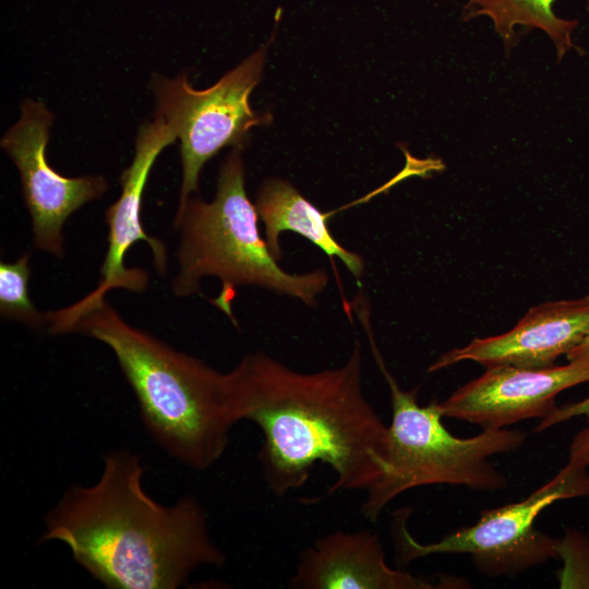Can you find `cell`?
Returning <instances> with one entry per match:
<instances>
[{
    "mask_svg": "<svg viewBox=\"0 0 589 589\" xmlns=\"http://www.w3.org/2000/svg\"><path fill=\"white\" fill-rule=\"evenodd\" d=\"M361 371L356 340L338 368L304 373L255 351L229 372L237 422L251 421L263 434L257 457L274 495L304 485L318 462L335 473L330 494L366 492L381 478L388 425L365 398Z\"/></svg>",
    "mask_w": 589,
    "mask_h": 589,
    "instance_id": "1",
    "label": "cell"
},
{
    "mask_svg": "<svg viewBox=\"0 0 589 589\" xmlns=\"http://www.w3.org/2000/svg\"><path fill=\"white\" fill-rule=\"evenodd\" d=\"M144 473L136 453L110 449L96 482L69 486L45 514L39 541L65 544L108 589H177L201 567H223L226 555L200 501L184 495L159 503L147 493Z\"/></svg>",
    "mask_w": 589,
    "mask_h": 589,
    "instance_id": "2",
    "label": "cell"
},
{
    "mask_svg": "<svg viewBox=\"0 0 589 589\" xmlns=\"http://www.w3.org/2000/svg\"><path fill=\"white\" fill-rule=\"evenodd\" d=\"M105 344L115 354L143 426L168 456L205 471L226 453L233 413L229 372L179 351L127 323L105 299L64 326Z\"/></svg>",
    "mask_w": 589,
    "mask_h": 589,
    "instance_id": "3",
    "label": "cell"
},
{
    "mask_svg": "<svg viewBox=\"0 0 589 589\" xmlns=\"http://www.w3.org/2000/svg\"><path fill=\"white\" fill-rule=\"evenodd\" d=\"M241 149L223 163L212 202L190 196L178 205L173 225L180 231L178 273L171 288L178 297L201 294L203 277L221 281L213 301L235 322L231 301L236 288L255 286L314 305L328 285L324 269L292 274L283 269L259 229V214L245 192Z\"/></svg>",
    "mask_w": 589,
    "mask_h": 589,
    "instance_id": "4",
    "label": "cell"
},
{
    "mask_svg": "<svg viewBox=\"0 0 589 589\" xmlns=\"http://www.w3.org/2000/svg\"><path fill=\"white\" fill-rule=\"evenodd\" d=\"M368 339L390 392L387 458L381 478L366 491L365 518L375 521L382 510L407 490L430 485H462L477 491L506 488L507 478L491 457L520 448L526 433L513 429H485L472 437H457L442 423L440 402L422 407L417 389L404 390L387 370L372 332Z\"/></svg>",
    "mask_w": 589,
    "mask_h": 589,
    "instance_id": "5",
    "label": "cell"
},
{
    "mask_svg": "<svg viewBox=\"0 0 589 589\" xmlns=\"http://www.w3.org/2000/svg\"><path fill=\"white\" fill-rule=\"evenodd\" d=\"M268 44L257 49L217 83L195 89L187 74L168 79L152 76L157 115L180 142L182 183L179 204L199 189L203 166L221 148L241 149L250 130L272 119L259 115L250 105V96L259 84Z\"/></svg>",
    "mask_w": 589,
    "mask_h": 589,
    "instance_id": "6",
    "label": "cell"
},
{
    "mask_svg": "<svg viewBox=\"0 0 589 589\" xmlns=\"http://www.w3.org/2000/svg\"><path fill=\"white\" fill-rule=\"evenodd\" d=\"M588 495L587 467L568 461L525 500L486 509L474 525L448 533L440 541L420 543L409 533L405 521L398 520L397 549L406 562L431 554L467 553L489 577H514L558 558L560 539L533 527L538 515L556 501Z\"/></svg>",
    "mask_w": 589,
    "mask_h": 589,
    "instance_id": "7",
    "label": "cell"
},
{
    "mask_svg": "<svg viewBox=\"0 0 589 589\" xmlns=\"http://www.w3.org/2000/svg\"><path fill=\"white\" fill-rule=\"evenodd\" d=\"M52 121L53 115L43 101L25 99L19 121L0 144L19 170L35 248L61 257L65 220L99 199L108 184L100 176L64 177L50 166L46 149Z\"/></svg>",
    "mask_w": 589,
    "mask_h": 589,
    "instance_id": "8",
    "label": "cell"
},
{
    "mask_svg": "<svg viewBox=\"0 0 589 589\" xmlns=\"http://www.w3.org/2000/svg\"><path fill=\"white\" fill-rule=\"evenodd\" d=\"M177 140L172 130L159 117L141 127L135 140L133 160L121 173L120 197L107 208L108 250L100 266L97 287L81 301L56 312L51 322L60 327L68 321L105 299L115 288L143 292L148 285V275L139 267L128 268L123 261L129 249L137 241L146 242L153 253V262L160 275L167 272V251L163 241L147 235L141 221L142 197L149 171L161 151Z\"/></svg>",
    "mask_w": 589,
    "mask_h": 589,
    "instance_id": "9",
    "label": "cell"
},
{
    "mask_svg": "<svg viewBox=\"0 0 589 589\" xmlns=\"http://www.w3.org/2000/svg\"><path fill=\"white\" fill-rule=\"evenodd\" d=\"M589 382V360L529 369L495 365L440 402L443 417L485 429H504L517 422L544 419L555 409L556 396Z\"/></svg>",
    "mask_w": 589,
    "mask_h": 589,
    "instance_id": "10",
    "label": "cell"
},
{
    "mask_svg": "<svg viewBox=\"0 0 589 589\" xmlns=\"http://www.w3.org/2000/svg\"><path fill=\"white\" fill-rule=\"evenodd\" d=\"M589 332V296L531 308L510 330L452 349L430 368L435 372L470 360L485 368L514 365L541 369L576 347Z\"/></svg>",
    "mask_w": 589,
    "mask_h": 589,
    "instance_id": "11",
    "label": "cell"
},
{
    "mask_svg": "<svg viewBox=\"0 0 589 589\" xmlns=\"http://www.w3.org/2000/svg\"><path fill=\"white\" fill-rule=\"evenodd\" d=\"M464 588L461 579L423 576L392 568L376 533L334 531L304 549L287 586L293 589H434Z\"/></svg>",
    "mask_w": 589,
    "mask_h": 589,
    "instance_id": "12",
    "label": "cell"
},
{
    "mask_svg": "<svg viewBox=\"0 0 589 589\" xmlns=\"http://www.w3.org/2000/svg\"><path fill=\"white\" fill-rule=\"evenodd\" d=\"M255 207L264 225L266 244L277 261L283 257L280 233L293 231L317 245L329 257H338L357 279L362 277L363 259L345 249L333 237L328 227L329 214L322 213L288 181L279 178L264 181L257 191Z\"/></svg>",
    "mask_w": 589,
    "mask_h": 589,
    "instance_id": "13",
    "label": "cell"
},
{
    "mask_svg": "<svg viewBox=\"0 0 589 589\" xmlns=\"http://www.w3.org/2000/svg\"><path fill=\"white\" fill-rule=\"evenodd\" d=\"M554 0H468L462 8L461 17L468 21L478 16H488L495 32L503 39L507 49L518 37L517 27L543 31L553 41L557 59L574 48L572 34L577 21L565 20L552 10Z\"/></svg>",
    "mask_w": 589,
    "mask_h": 589,
    "instance_id": "14",
    "label": "cell"
},
{
    "mask_svg": "<svg viewBox=\"0 0 589 589\" xmlns=\"http://www.w3.org/2000/svg\"><path fill=\"white\" fill-rule=\"evenodd\" d=\"M29 259L31 253L25 252L14 262L0 263V312L7 318L41 329L48 324V317L36 309L29 297Z\"/></svg>",
    "mask_w": 589,
    "mask_h": 589,
    "instance_id": "15",
    "label": "cell"
},
{
    "mask_svg": "<svg viewBox=\"0 0 589 589\" xmlns=\"http://www.w3.org/2000/svg\"><path fill=\"white\" fill-rule=\"evenodd\" d=\"M558 558L563 561L557 573L560 587L589 589V532L567 528L560 538Z\"/></svg>",
    "mask_w": 589,
    "mask_h": 589,
    "instance_id": "16",
    "label": "cell"
},
{
    "mask_svg": "<svg viewBox=\"0 0 589 589\" xmlns=\"http://www.w3.org/2000/svg\"><path fill=\"white\" fill-rule=\"evenodd\" d=\"M580 417L586 418V421L589 423V396L579 401L556 407L550 416L541 419L540 423L534 428V431L541 432L553 425Z\"/></svg>",
    "mask_w": 589,
    "mask_h": 589,
    "instance_id": "17",
    "label": "cell"
},
{
    "mask_svg": "<svg viewBox=\"0 0 589 589\" xmlns=\"http://www.w3.org/2000/svg\"><path fill=\"white\" fill-rule=\"evenodd\" d=\"M568 461L589 467V426L574 436L569 446Z\"/></svg>",
    "mask_w": 589,
    "mask_h": 589,
    "instance_id": "18",
    "label": "cell"
},
{
    "mask_svg": "<svg viewBox=\"0 0 589 589\" xmlns=\"http://www.w3.org/2000/svg\"><path fill=\"white\" fill-rule=\"evenodd\" d=\"M566 357L568 361L589 360V332Z\"/></svg>",
    "mask_w": 589,
    "mask_h": 589,
    "instance_id": "19",
    "label": "cell"
}]
</instances>
